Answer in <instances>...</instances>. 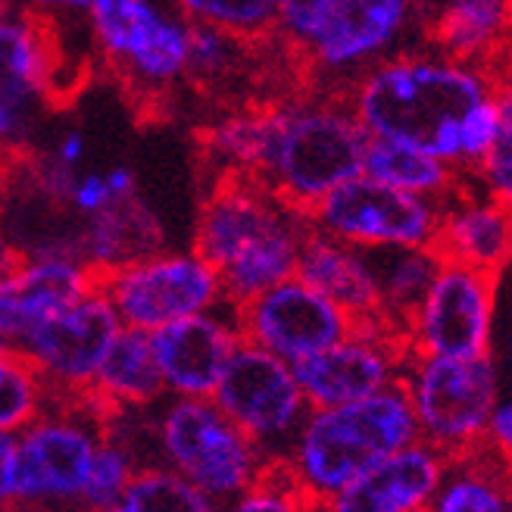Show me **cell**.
Returning a JSON list of instances; mask_svg holds the SVG:
<instances>
[{
    "label": "cell",
    "instance_id": "obj_1",
    "mask_svg": "<svg viewBox=\"0 0 512 512\" xmlns=\"http://www.w3.org/2000/svg\"><path fill=\"white\" fill-rule=\"evenodd\" d=\"M494 82V69L441 50H397L350 82L344 97L369 138L416 147L456 166L463 119L494 97Z\"/></svg>",
    "mask_w": 512,
    "mask_h": 512
},
{
    "label": "cell",
    "instance_id": "obj_2",
    "mask_svg": "<svg viewBox=\"0 0 512 512\" xmlns=\"http://www.w3.org/2000/svg\"><path fill=\"white\" fill-rule=\"evenodd\" d=\"M306 232V216L281 203L260 178L216 172L197 213L194 250L219 272L225 303L241 306L297 272Z\"/></svg>",
    "mask_w": 512,
    "mask_h": 512
},
{
    "label": "cell",
    "instance_id": "obj_3",
    "mask_svg": "<svg viewBox=\"0 0 512 512\" xmlns=\"http://www.w3.org/2000/svg\"><path fill=\"white\" fill-rule=\"evenodd\" d=\"M413 441H419L413 403L403 381H394L363 400L313 406L281 463L303 497L319 509L356 475Z\"/></svg>",
    "mask_w": 512,
    "mask_h": 512
},
{
    "label": "cell",
    "instance_id": "obj_4",
    "mask_svg": "<svg viewBox=\"0 0 512 512\" xmlns=\"http://www.w3.org/2000/svg\"><path fill=\"white\" fill-rule=\"evenodd\" d=\"M369 135L341 91L278 104V122L260 182L300 216L363 172Z\"/></svg>",
    "mask_w": 512,
    "mask_h": 512
},
{
    "label": "cell",
    "instance_id": "obj_5",
    "mask_svg": "<svg viewBox=\"0 0 512 512\" xmlns=\"http://www.w3.org/2000/svg\"><path fill=\"white\" fill-rule=\"evenodd\" d=\"M113 413L91 394L54 397L16 431V512H82V491Z\"/></svg>",
    "mask_w": 512,
    "mask_h": 512
},
{
    "label": "cell",
    "instance_id": "obj_6",
    "mask_svg": "<svg viewBox=\"0 0 512 512\" xmlns=\"http://www.w3.org/2000/svg\"><path fill=\"white\" fill-rule=\"evenodd\" d=\"M153 419L160 466L191 481L216 506L232 503L263 475L266 456L213 403V397H163Z\"/></svg>",
    "mask_w": 512,
    "mask_h": 512
},
{
    "label": "cell",
    "instance_id": "obj_7",
    "mask_svg": "<svg viewBox=\"0 0 512 512\" xmlns=\"http://www.w3.org/2000/svg\"><path fill=\"white\" fill-rule=\"evenodd\" d=\"M85 22L100 60L138 97H166L188 79L191 22L175 0H88Z\"/></svg>",
    "mask_w": 512,
    "mask_h": 512
},
{
    "label": "cell",
    "instance_id": "obj_8",
    "mask_svg": "<svg viewBox=\"0 0 512 512\" xmlns=\"http://www.w3.org/2000/svg\"><path fill=\"white\" fill-rule=\"evenodd\" d=\"M400 381L425 444L438 447L450 459L484 444L491 413L500 400L497 366L488 353L472 360L409 353Z\"/></svg>",
    "mask_w": 512,
    "mask_h": 512
},
{
    "label": "cell",
    "instance_id": "obj_9",
    "mask_svg": "<svg viewBox=\"0 0 512 512\" xmlns=\"http://www.w3.org/2000/svg\"><path fill=\"white\" fill-rule=\"evenodd\" d=\"M419 19L422 0H319L297 57L328 91L344 94L366 69L397 54Z\"/></svg>",
    "mask_w": 512,
    "mask_h": 512
},
{
    "label": "cell",
    "instance_id": "obj_10",
    "mask_svg": "<svg viewBox=\"0 0 512 512\" xmlns=\"http://www.w3.org/2000/svg\"><path fill=\"white\" fill-rule=\"evenodd\" d=\"M125 328L153 331L225 303L219 272L191 250H153L97 275Z\"/></svg>",
    "mask_w": 512,
    "mask_h": 512
},
{
    "label": "cell",
    "instance_id": "obj_11",
    "mask_svg": "<svg viewBox=\"0 0 512 512\" xmlns=\"http://www.w3.org/2000/svg\"><path fill=\"white\" fill-rule=\"evenodd\" d=\"M444 203L422 194H409L375 182L369 175H353L335 191H328L306 213L316 232H325L350 247H434L441 232Z\"/></svg>",
    "mask_w": 512,
    "mask_h": 512
},
{
    "label": "cell",
    "instance_id": "obj_12",
    "mask_svg": "<svg viewBox=\"0 0 512 512\" xmlns=\"http://www.w3.org/2000/svg\"><path fill=\"white\" fill-rule=\"evenodd\" d=\"M213 403L260 447L266 463L285 459L300 422L310 413L294 366L250 341L235 347L213 391Z\"/></svg>",
    "mask_w": 512,
    "mask_h": 512
},
{
    "label": "cell",
    "instance_id": "obj_13",
    "mask_svg": "<svg viewBox=\"0 0 512 512\" xmlns=\"http://www.w3.org/2000/svg\"><path fill=\"white\" fill-rule=\"evenodd\" d=\"M497 272L444 260L406 322V347L422 356L472 360L491 347Z\"/></svg>",
    "mask_w": 512,
    "mask_h": 512
},
{
    "label": "cell",
    "instance_id": "obj_14",
    "mask_svg": "<svg viewBox=\"0 0 512 512\" xmlns=\"http://www.w3.org/2000/svg\"><path fill=\"white\" fill-rule=\"evenodd\" d=\"M63 50L54 16L10 10L0 19V150L19 153L38 107L60 94Z\"/></svg>",
    "mask_w": 512,
    "mask_h": 512
},
{
    "label": "cell",
    "instance_id": "obj_15",
    "mask_svg": "<svg viewBox=\"0 0 512 512\" xmlns=\"http://www.w3.org/2000/svg\"><path fill=\"white\" fill-rule=\"evenodd\" d=\"M122 322L107 294L94 288L63 310L35 322L16 347L25 353L54 397H82L113 347Z\"/></svg>",
    "mask_w": 512,
    "mask_h": 512
},
{
    "label": "cell",
    "instance_id": "obj_16",
    "mask_svg": "<svg viewBox=\"0 0 512 512\" xmlns=\"http://www.w3.org/2000/svg\"><path fill=\"white\" fill-rule=\"evenodd\" d=\"M241 338L275 353L285 363H300L356 328V319L331 297L291 275L263 294L235 306Z\"/></svg>",
    "mask_w": 512,
    "mask_h": 512
},
{
    "label": "cell",
    "instance_id": "obj_17",
    "mask_svg": "<svg viewBox=\"0 0 512 512\" xmlns=\"http://www.w3.org/2000/svg\"><path fill=\"white\" fill-rule=\"evenodd\" d=\"M409 360L406 338L388 322H356L338 344L294 363L297 384L313 406H341L400 381Z\"/></svg>",
    "mask_w": 512,
    "mask_h": 512
},
{
    "label": "cell",
    "instance_id": "obj_18",
    "mask_svg": "<svg viewBox=\"0 0 512 512\" xmlns=\"http://www.w3.org/2000/svg\"><path fill=\"white\" fill-rule=\"evenodd\" d=\"M147 335L169 397H213L235 347L244 341L232 303L175 319Z\"/></svg>",
    "mask_w": 512,
    "mask_h": 512
},
{
    "label": "cell",
    "instance_id": "obj_19",
    "mask_svg": "<svg viewBox=\"0 0 512 512\" xmlns=\"http://www.w3.org/2000/svg\"><path fill=\"white\" fill-rule=\"evenodd\" d=\"M97 288V272L69 244H50L0 275V341L16 344L44 316Z\"/></svg>",
    "mask_w": 512,
    "mask_h": 512
},
{
    "label": "cell",
    "instance_id": "obj_20",
    "mask_svg": "<svg viewBox=\"0 0 512 512\" xmlns=\"http://www.w3.org/2000/svg\"><path fill=\"white\" fill-rule=\"evenodd\" d=\"M450 456L422 438L384 456L328 497L319 512H416L428 509L438 494Z\"/></svg>",
    "mask_w": 512,
    "mask_h": 512
},
{
    "label": "cell",
    "instance_id": "obj_21",
    "mask_svg": "<svg viewBox=\"0 0 512 512\" xmlns=\"http://www.w3.org/2000/svg\"><path fill=\"white\" fill-rule=\"evenodd\" d=\"M294 275L303 278L306 285H313L316 291H322L325 297H331L338 306H344L356 322H388L381 313V297L366 250L350 247L338 238L310 228L300 244Z\"/></svg>",
    "mask_w": 512,
    "mask_h": 512
},
{
    "label": "cell",
    "instance_id": "obj_22",
    "mask_svg": "<svg viewBox=\"0 0 512 512\" xmlns=\"http://www.w3.org/2000/svg\"><path fill=\"white\" fill-rule=\"evenodd\" d=\"M434 250L444 260L500 272L512 256V210L494 197L475 200L459 194L447 200Z\"/></svg>",
    "mask_w": 512,
    "mask_h": 512
},
{
    "label": "cell",
    "instance_id": "obj_23",
    "mask_svg": "<svg viewBox=\"0 0 512 512\" xmlns=\"http://www.w3.org/2000/svg\"><path fill=\"white\" fill-rule=\"evenodd\" d=\"M422 29L434 50L478 66H491L509 41L506 0H441L431 13L425 10Z\"/></svg>",
    "mask_w": 512,
    "mask_h": 512
},
{
    "label": "cell",
    "instance_id": "obj_24",
    "mask_svg": "<svg viewBox=\"0 0 512 512\" xmlns=\"http://www.w3.org/2000/svg\"><path fill=\"white\" fill-rule=\"evenodd\" d=\"M88 394L107 406L113 416L119 413H144L153 409L163 397V378L150 350V335L138 328H125L116 335L113 347L100 363Z\"/></svg>",
    "mask_w": 512,
    "mask_h": 512
},
{
    "label": "cell",
    "instance_id": "obj_25",
    "mask_svg": "<svg viewBox=\"0 0 512 512\" xmlns=\"http://www.w3.org/2000/svg\"><path fill=\"white\" fill-rule=\"evenodd\" d=\"M163 247L160 222L147 210L141 194H132L104 213L85 219L82 235L75 238V253L100 275L128 260H138L144 253Z\"/></svg>",
    "mask_w": 512,
    "mask_h": 512
},
{
    "label": "cell",
    "instance_id": "obj_26",
    "mask_svg": "<svg viewBox=\"0 0 512 512\" xmlns=\"http://www.w3.org/2000/svg\"><path fill=\"white\" fill-rule=\"evenodd\" d=\"M278 104H250L210 122L200 144L216 172H244L260 178L272 150Z\"/></svg>",
    "mask_w": 512,
    "mask_h": 512
},
{
    "label": "cell",
    "instance_id": "obj_27",
    "mask_svg": "<svg viewBox=\"0 0 512 512\" xmlns=\"http://www.w3.org/2000/svg\"><path fill=\"white\" fill-rule=\"evenodd\" d=\"M363 175L384 182L391 188L409 191V194H422L431 200H453L459 197L463 188V169L450 166L447 160L431 157L425 150L394 144V141H381L369 138L366 144V160H363Z\"/></svg>",
    "mask_w": 512,
    "mask_h": 512
},
{
    "label": "cell",
    "instance_id": "obj_28",
    "mask_svg": "<svg viewBox=\"0 0 512 512\" xmlns=\"http://www.w3.org/2000/svg\"><path fill=\"white\" fill-rule=\"evenodd\" d=\"M366 256L378 285L381 313L406 338V322L438 272L441 253L434 247H378L366 250Z\"/></svg>",
    "mask_w": 512,
    "mask_h": 512
},
{
    "label": "cell",
    "instance_id": "obj_29",
    "mask_svg": "<svg viewBox=\"0 0 512 512\" xmlns=\"http://www.w3.org/2000/svg\"><path fill=\"white\" fill-rule=\"evenodd\" d=\"M428 512H512L506 466H484L478 450L453 456Z\"/></svg>",
    "mask_w": 512,
    "mask_h": 512
},
{
    "label": "cell",
    "instance_id": "obj_30",
    "mask_svg": "<svg viewBox=\"0 0 512 512\" xmlns=\"http://www.w3.org/2000/svg\"><path fill=\"white\" fill-rule=\"evenodd\" d=\"M219 506L166 466H138L125 491L104 512H216Z\"/></svg>",
    "mask_w": 512,
    "mask_h": 512
},
{
    "label": "cell",
    "instance_id": "obj_31",
    "mask_svg": "<svg viewBox=\"0 0 512 512\" xmlns=\"http://www.w3.org/2000/svg\"><path fill=\"white\" fill-rule=\"evenodd\" d=\"M47 381L16 344H0V431H22L50 406Z\"/></svg>",
    "mask_w": 512,
    "mask_h": 512
},
{
    "label": "cell",
    "instance_id": "obj_32",
    "mask_svg": "<svg viewBox=\"0 0 512 512\" xmlns=\"http://www.w3.org/2000/svg\"><path fill=\"white\" fill-rule=\"evenodd\" d=\"M194 25L219 29L247 44L275 38V0H175Z\"/></svg>",
    "mask_w": 512,
    "mask_h": 512
},
{
    "label": "cell",
    "instance_id": "obj_33",
    "mask_svg": "<svg viewBox=\"0 0 512 512\" xmlns=\"http://www.w3.org/2000/svg\"><path fill=\"white\" fill-rule=\"evenodd\" d=\"M138 466L141 463L132 441L113 431V419H110V428L104 434V441L97 444L94 463L88 469V481L82 491V512H104L110 503H116L119 494L125 491L128 478L138 472Z\"/></svg>",
    "mask_w": 512,
    "mask_h": 512
},
{
    "label": "cell",
    "instance_id": "obj_34",
    "mask_svg": "<svg viewBox=\"0 0 512 512\" xmlns=\"http://www.w3.org/2000/svg\"><path fill=\"white\" fill-rule=\"evenodd\" d=\"M494 100H497V135L481 157L478 169L484 178L488 197L512 210V72L497 75L494 82Z\"/></svg>",
    "mask_w": 512,
    "mask_h": 512
},
{
    "label": "cell",
    "instance_id": "obj_35",
    "mask_svg": "<svg viewBox=\"0 0 512 512\" xmlns=\"http://www.w3.org/2000/svg\"><path fill=\"white\" fill-rule=\"evenodd\" d=\"M253 47L247 41H238L219 29L191 22V44H188V79L200 85L228 82L238 75V66L244 60V50Z\"/></svg>",
    "mask_w": 512,
    "mask_h": 512
},
{
    "label": "cell",
    "instance_id": "obj_36",
    "mask_svg": "<svg viewBox=\"0 0 512 512\" xmlns=\"http://www.w3.org/2000/svg\"><path fill=\"white\" fill-rule=\"evenodd\" d=\"M132 194H138V178L128 166H113L107 172H75L66 188L63 207L79 213L82 219H91Z\"/></svg>",
    "mask_w": 512,
    "mask_h": 512
},
{
    "label": "cell",
    "instance_id": "obj_37",
    "mask_svg": "<svg viewBox=\"0 0 512 512\" xmlns=\"http://www.w3.org/2000/svg\"><path fill=\"white\" fill-rule=\"evenodd\" d=\"M497 100L488 97L463 119V128H459V157H456V169H478L481 157L488 153L494 135H497Z\"/></svg>",
    "mask_w": 512,
    "mask_h": 512
},
{
    "label": "cell",
    "instance_id": "obj_38",
    "mask_svg": "<svg viewBox=\"0 0 512 512\" xmlns=\"http://www.w3.org/2000/svg\"><path fill=\"white\" fill-rule=\"evenodd\" d=\"M316 4L319 0H275V38L285 41L294 54H300L306 35H310Z\"/></svg>",
    "mask_w": 512,
    "mask_h": 512
},
{
    "label": "cell",
    "instance_id": "obj_39",
    "mask_svg": "<svg viewBox=\"0 0 512 512\" xmlns=\"http://www.w3.org/2000/svg\"><path fill=\"white\" fill-rule=\"evenodd\" d=\"M484 441H488L494 456L512 472V397L509 400H497Z\"/></svg>",
    "mask_w": 512,
    "mask_h": 512
},
{
    "label": "cell",
    "instance_id": "obj_40",
    "mask_svg": "<svg viewBox=\"0 0 512 512\" xmlns=\"http://www.w3.org/2000/svg\"><path fill=\"white\" fill-rule=\"evenodd\" d=\"M85 157H88V138H85V132H79V128H72V132L57 138V144H54V150H50L47 160L54 163L57 169L82 172Z\"/></svg>",
    "mask_w": 512,
    "mask_h": 512
},
{
    "label": "cell",
    "instance_id": "obj_41",
    "mask_svg": "<svg viewBox=\"0 0 512 512\" xmlns=\"http://www.w3.org/2000/svg\"><path fill=\"white\" fill-rule=\"evenodd\" d=\"M16 503V434L0 431V512Z\"/></svg>",
    "mask_w": 512,
    "mask_h": 512
},
{
    "label": "cell",
    "instance_id": "obj_42",
    "mask_svg": "<svg viewBox=\"0 0 512 512\" xmlns=\"http://www.w3.org/2000/svg\"><path fill=\"white\" fill-rule=\"evenodd\" d=\"M22 4L44 16H85L88 0H22Z\"/></svg>",
    "mask_w": 512,
    "mask_h": 512
},
{
    "label": "cell",
    "instance_id": "obj_43",
    "mask_svg": "<svg viewBox=\"0 0 512 512\" xmlns=\"http://www.w3.org/2000/svg\"><path fill=\"white\" fill-rule=\"evenodd\" d=\"M19 166H22V157L19 153H4L0 150V207L10 200L13 188L19 185Z\"/></svg>",
    "mask_w": 512,
    "mask_h": 512
},
{
    "label": "cell",
    "instance_id": "obj_44",
    "mask_svg": "<svg viewBox=\"0 0 512 512\" xmlns=\"http://www.w3.org/2000/svg\"><path fill=\"white\" fill-rule=\"evenodd\" d=\"M16 260H19V250H16V244L10 241L4 222H0V275H4Z\"/></svg>",
    "mask_w": 512,
    "mask_h": 512
},
{
    "label": "cell",
    "instance_id": "obj_45",
    "mask_svg": "<svg viewBox=\"0 0 512 512\" xmlns=\"http://www.w3.org/2000/svg\"><path fill=\"white\" fill-rule=\"evenodd\" d=\"M13 10V4H10V0H0V19H4L7 13Z\"/></svg>",
    "mask_w": 512,
    "mask_h": 512
},
{
    "label": "cell",
    "instance_id": "obj_46",
    "mask_svg": "<svg viewBox=\"0 0 512 512\" xmlns=\"http://www.w3.org/2000/svg\"><path fill=\"white\" fill-rule=\"evenodd\" d=\"M506 22H509V32H512V0H506Z\"/></svg>",
    "mask_w": 512,
    "mask_h": 512
},
{
    "label": "cell",
    "instance_id": "obj_47",
    "mask_svg": "<svg viewBox=\"0 0 512 512\" xmlns=\"http://www.w3.org/2000/svg\"><path fill=\"white\" fill-rule=\"evenodd\" d=\"M216 512H228V509H225V506H219V509H216Z\"/></svg>",
    "mask_w": 512,
    "mask_h": 512
},
{
    "label": "cell",
    "instance_id": "obj_48",
    "mask_svg": "<svg viewBox=\"0 0 512 512\" xmlns=\"http://www.w3.org/2000/svg\"><path fill=\"white\" fill-rule=\"evenodd\" d=\"M416 512H428V509H416Z\"/></svg>",
    "mask_w": 512,
    "mask_h": 512
},
{
    "label": "cell",
    "instance_id": "obj_49",
    "mask_svg": "<svg viewBox=\"0 0 512 512\" xmlns=\"http://www.w3.org/2000/svg\"><path fill=\"white\" fill-rule=\"evenodd\" d=\"M313 512H319V509H313Z\"/></svg>",
    "mask_w": 512,
    "mask_h": 512
},
{
    "label": "cell",
    "instance_id": "obj_50",
    "mask_svg": "<svg viewBox=\"0 0 512 512\" xmlns=\"http://www.w3.org/2000/svg\"><path fill=\"white\" fill-rule=\"evenodd\" d=\"M0 344H4V341H0Z\"/></svg>",
    "mask_w": 512,
    "mask_h": 512
}]
</instances>
